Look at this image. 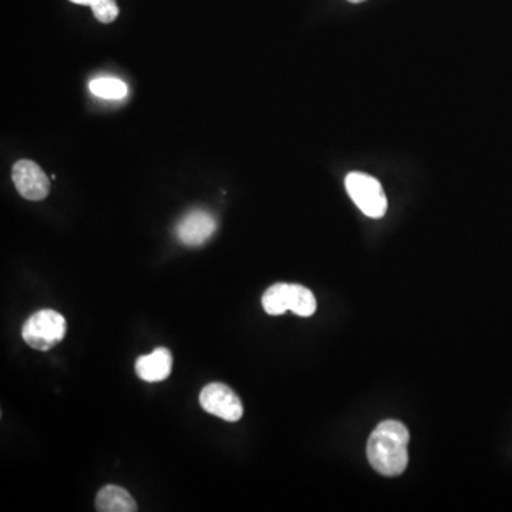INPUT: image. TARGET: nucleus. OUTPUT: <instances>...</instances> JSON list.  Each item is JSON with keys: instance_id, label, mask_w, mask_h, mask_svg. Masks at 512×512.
<instances>
[{"instance_id": "nucleus-7", "label": "nucleus", "mask_w": 512, "mask_h": 512, "mask_svg": "<svg viewBox=\"0 0 512 512\" xmlns=\"http://www.w3.org/2000/svg\"><path fill=\"white\" fill-rule=\"evenodd\" d=\"M172 370V354L169 349H155L150 354L140 356L135 361V373L147 383L162 382Z\"/></svg>"}, {"instance_id": "nucleus-12", "label": "nucleus", "mask_w": 512, "mask_h": 512, "mask_svg": "<svg viewBox=\"0 0 512 512\" xmlns=\"http://www.w3.org/2000/svg\"><path fill=\"white\" fill-rule=\"evenodd\" d=\"M72 4L90 6L93 11L94 18L100 23H111L117 19L120 9L116 0H70Z\"/></svg>"}, {"instance_id": "nucleus-4", "label": "nucleus", "mask_w": 512, "mask_h": 512, "mask_svg": "<svg viewBox=\"0 0 512 512\" xmlns=\"http://www.w3.org/2000/svg\"><path fill=\"white\" fill-rule=\"evenodd\" d=\"M200 404L206 412L235 423L244 416V406L237 393L222 383H211L200 393Z\"/></svg>"}, {"instance_id": "nucleus-6", "label": "nucleus", "mask_w": 512, "mask_h": 512, "mask_svg": "<svg viewBox=\"0 0 512 512\" xmlns=\"http://www.w3.org/2000/svg\"><path fill=\"white\" fill-rule=\"evenodd\" d=\"M217 230V221L210 213L194 210L179 221L176 235L181 244L187 247H200L205 244Z\"/></svg>"}, {"instance_id": "nucleus-2", "label": "nucleus", "mask_w": 512, "mask_h": 512, "mask_svg": "<svg viewBox=\"0 0 512 512\" xmlns=\"http://www.w3.org/2000/svg\"><path fill=\"white\" fill-rule=\"evenodd\" d=\"M65 330L67 325L62 313L43 309L24 322L22 337L31 349L48 351L65 339Z\"/></svg>"}, {"instance_id": "nucleus-11", "label": "nucleus", "mask_w": 512, "mask_h": 512, "mask_svg": "<svg viewBox=\"0 0 512 512\" xmlns=\"http://www.w3.org/2000/svg\"><path fill=\"white\" fill-rule=\"evenodd\" d=\"M89 89L94 96L107 100H120L127 96V86L121 80L114 77H99L90 82Z\"/></svg>"}, {"instance_id": "nucleus-1", "label": "nucleus", "mask_w": 512, "mask_h": 512, "mask_svg": "<svg viewBox=\"0 0 512 512\" xmlns=\"http://www.w3.org/2000/svg\"><path fill=\"white\" fill-rule=\"evenodd\" d=\"M410 434L407 427L395 420H386L376 427L368 441V460L385 477L403 474L409 464Z\"/></svg>"}, {"instance_id": "nucleus-5", "label": "nucleus", "mask_w": 512, "mask_h": 512, "mask_svg": "<svg viewBox=\"0 0 512 512\" xmlns=\"http://www.w3.org/2000/svg\"><path fill=\"white\" fill-rule=\"evenodd\" d=\"M12 179L19 194L26 200H45L50 193V179L45 171L30 160H21L13 165Z\"/></svg>"}, {"instance_id": "nucleus-8", "label": "nucleus", "mask_w": 512, "mask_h": 512, "mask_svg": "<svg viewBox=\"0 0 512 512\" xmlns=\"http://www.w3.org/2000/svg\"><path fill=\"white\" fill-rule=\"evenodd\" d=\"M96 509L100 512H135L137 502L127 490L110 484L97 494Z\"/></svg>"}, {"instance_id": "nucleus-13", "label": "nucleus", "mask_w": 512, "mask_h": 512, "mask_svg": "<svg viewBox=\"0 0 512 512\" xmlns=\"http://www.w3.org/2000/svg\"><path fill=\"white\" fill-rule=\"evenodd\" d=\"M351 4H361V2H365V0H349Z\"/></svg>"}, {"instance_id": "nucleus-9", "label": "nucleus", "mask_w": 512, "mask_h": 512, "mask_svg": "<svg viewBox=\"0 0 512 512\" xmlns=\"http://www.w3.org/2000/svg\"><path fill=\"white\" fill-rule=\"evenodd\" d=\"M317 298L309 289L302 285H289V310L302 317H312L317 312Z\"/></svg>"}, {"instance_id": "nucleus-3", "label": "nucleus", "mask_w": 512, "mask_h": 512, "mask_svg": "<svg viewBox=\"0 0 512 512\" xmlns=\"http://www.w3.org/2000/svg\"><path fill=\"white\" fill-rule=\"evenodd\" d=\"M344 186L349 196L366 217L375 220L385 217L387 211V198L382 184L378 183L375 177L363 172H351L344 179Z\"/></svg>"}, {"instance_id": "nucleus-10", "label": "nucleus", "mask_w": 512, "mask_h": 512, "mask_svg": "<svg viewBox=\"0 0 512 512\" xmlns=\"http://www.w3.org/2000/svg\"><path fill=\"white\" fill-rule=\"evenodd\" d=\"M289 285L291 283H275L266 289L262 296V307L268 315L279 317L289 310Z\"/></svg>"}]
</instances>
